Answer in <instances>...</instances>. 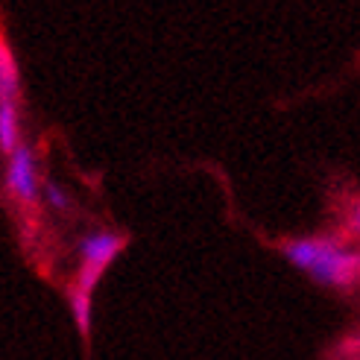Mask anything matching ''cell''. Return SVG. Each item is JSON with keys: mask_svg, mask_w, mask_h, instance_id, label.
<instances>
[{"mask_svg": "<svg viewBox=\"0 0 360 360\" xmlns=\"http://www.w3.org/2000/svg\"><path fill=\"white\" fill-rule=\"evenodd\" d=\"M281 255L311 281L334 290H354L360 278V255L334 238H293L281 243Z\"/></svg>", "mask_w": 360, "mask_h": 360, "instance_id": "6da1fadb", "label": "cell"}, {"mask_svg": "<svg viewBox=\"0 0 360 360\" xmlns=\"http://www.w3.org/2000/svg\"><path fill=\"white\" fill-rule=\"evenodd\" d=\"M129 238L120 231H91L79 240V266H77V278L74 287L82 293L94 296V287L100 284L103 273L112 266V261L126 249Z\"/></svg>", "mask_w": 360, "mask_h": 360, "instance_id": "7a4b0ae2", "label": "cell"}, {"mask_svg": "<svg viewBox=\"0 0 360 360\" xmlns=\"http://www.w3.org/2000/svg\"><path fill=\"white\" fill-rule=\"evenodd\" d=\"M6 191L15 196L18 202L35 205L41 196V182H39V165L30 143H18L9 153V165H6Z\"/></svg>", "mask_w": 360, "mask_h": 360, "instance_id": "3957f363", "label": "cell"}, {"mask_svg": "<svg viewBox=\"0 0 360 360\" xmlns=\"http://www.w3.org/2000/svg\"><path fill=\"white\" fill-rule=\"evenodd\" d=\"M0 103H21V77L6 44H0Z\"/></svg>", "mask_w": 360, "mask_h": 360, "instance_id": "277c9868", "label": "cell"}, {"mask_svg": "<svg viewBox=\"0 0 360 360\" xmlns=\"http://www.w3.org/2000/svg\"><path fill=\"white\" fill-rule=\"evenodd\" d=\"M21 143V105L0 103V153H12Z\"/></svg>", "mask_w": 360, "mask_h": 360, "instance_id": "5b68a950", "label": "cell"}, {"mask_svg": "<svg viewBox=\"0 0 360 360\" xmlns=\"http://www.w3.org/2000/svg\"><path fill=\"white\" fill-rule=\"evenodd\" d=\"M68 304H70V314H74V322L82 337L91 334V304H94V296L91 293H82L77 287L68 290Z\"/></svg>", "mask_w": 360, "mask_h": 360, "instance_id": "8992f818", "label": "cell"}, {"mask_svg": "<svg viewBox=\"0 0 360 360\" xmlns=\"http://www.w3.org/2000/svg\"><path fill=\"white\" fill-rule=\"evenodd\" d=\"M41 193H44V200H47V205H50L53 211H59V214L70 211V196H68V191H65L59 182L47 179L44 188H41Z\"/></svg>", "mask_w": 360, "mask_h": 360, "instance_id": "52a82bcc", "label": "cell"}]
</instances>
